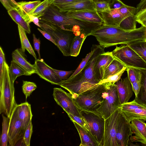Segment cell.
Returning a JSON list of instances; mask_svg holds the SVG:
<instances>
[{"label":"cell","mask_w":146,"mask_h":146,"mask_svg":"<svg viewBox=\"0 0 146 146\" xmlns=\"http://www.w3.org/2000/svg\"><path fill=\"white\" fill-rule=\"evenodd\" d=\"M106 91L105 84L102 83L79 94L73 99L81 110L98 114L97 110L103 101Z\"/></svg>","instance_id":"cell-4"},{"label":"cell","mask_w":146,"mask_h":146,"mask_svg":"<svg viewBox=\"0 0 146 146\" xmlns=\"http://www.w3.org/2000/svg\"><path fill=\"white\" fill-rule=\"evenodd\" d=\"M104 83L106 88L105 95L101 106L97 110V112L105 119L119 107L121 104L115 84Z\"/></svg>","instance_id":"cell-7"},{"label":"cell","mask_w":146,"mask_h":146,"mask_svg":"<svg viewBox=\"0 0 146 146\" xmlns=\"http://www.w3.org/2000/svg\"><path fill=\"white\" fill-rule=\"evenodd\" d=\"M121 111L120 106L110 117L105 119L102 146H118L115 136Z\"/></svg>","instance_id":"cell-9"},{"label":"cell","mask_w":146,"mask_h":146,"mask_svg":"<svg viewBox=\"0 0 146 146\" xmlns=\"http://www.w3.org/2000/svg\"><path fill=\"white\" fill-rule=\"evenodd\" d=\"M4 7L8 11L16 9L18 10L19 5L15 0H0Z\"/></svg>","instance_id":"cell-43"},{"label":"cell","mask_w":146,"mask_h":146,"mask_svg":"<svg viewBox=\"0 0 146 146\" xmlns=\"http://www.w3.org/2000/svg\"><path fill=\"white\" fill-rule=\"evenodd\" d=\"M114 58L111 52H105L100 54L98 57L94 70L96 78L100 82L102 80L107 67Z\"/></svg>","instance_id":"cell-16"},{"label":"cell","mask_w":146,"mask_h":146,"mask_svg":"<svg viewBox=\"0 0 146 146\" xmlns=\"http://www.w3.org/2000/svg\"><path fill=\"white\" fill-rule=\"evenodd\" d=\"M5 54L1 46H0V80L2 78L5 62Z\"/></svg>","instance_id":"cell-46"},{"label":"cell","mask_w":146,"mask_h":146,"mask_svg":"<svg viewBox=\"0 0 146 146\" xmlns=\"http://www.w3.org/2000/svg\"><path fill=\"white\" fill-rule=\"evenodd\" d=\"M37 29L45 38L52 42L56 45V44L54 41L50 34L47 32L43 30H41L38 28H37Z\"/></svg>","instance_id":"cell-51"},{"label":"cell","mask_w":146,"mask_h":146,"mask_svg":"<svg viewBox=\"0 0 146 146\" xmlns=\"http://www.w3.org/2000/svg\"><path fill=\"white\" fill-rule=\"evenodd\" d=\"M93 53V50L91 48V51L87 54L84 58L83 59L78 68L69 78H71L79 73L85 66L90 59Z\"/></svg>","instance_id":"cell-40"},{"label":"cell","mask_w":146,"mask_h":146,"mask_svg":"<svg viewBox=\"0 0 146 146\" xmlns=\"http://www.w3.org/2000/svg\"><path fill=\"white\" fill-rule=\"evenodd\" d=\"M146 10V0H141L137 5L135 10L136 15Z\"/></svg>","instance_id":"cell-50"},{"label":"cell","mask_w":146,"mask_h":146,"mask_svg":"<svg viewBox=\"0 0 146 146\" xmlns=\"http://www.w3.org/2000/svg\"><path fill=\"white\" fill-rule=\"evenodd\" d=\"M14 110L25 130L33 116L31 105L27 102L17 104Z\"/></svg>","instance_id":"cell-20"},{"label":"cell","mask_w":146,"mask_h":146,"mask_svg":"<svg viewBox=\"0 0 146 146\" xmlns=\"http://www.w3.org/2000/svg\"><path fill=\"white\" fill-rule=\"evenodd\" d=\"M91 48L92 54L84 68L74 77L62 80L57 85L67 90L73 98L99 84L95 75L94 66L100 54L105 52L100 45L93 44Z\"/></svg>","instance_id":"cell-1"},{"label":"cell","mask_w":146,"mask_h":146,"mask_svg":"<svg viewBox=\"0 0 146 146\" xmlns=\"http://www.w3.org/2000/svg\"><path fill=\"white\" fill-rule=\"evenodd\" d=\"M2 129L0 139V146H7L8 142V132L9 130L10 118L5 116L3 114Z\"/></svg>","instance_id":"cell-31"},{"label":"cell","mask_w":146,"mask_h":146,"mask_svg":"<svg viewBox=\"0 0 146 146\" xmlns=\"http://www.w3.org/2000/svg\"><path fill=\"white\" fill-rule=\"evenodd\" d=\"M33 132V125L31 120L27 126L23 138L26 146H30L31 137Z\"/></svg>","instance_id":"cell-42"},{"label":"cell","mask_w":146,"mask_h":146,"mask_svg":"<svg viewBox=\"0 0 146 146\" xmlns=\"http://www.w3.org/2000/svg\"><path fill=\"white\" fill-rule=\"evenodd\" d=\"M138 23L141 25L142 26L146 27V18L137 22Z\"/></svg>","instance_id":"cell-55"},{"label":"cell","mask_w":146,"mask_h":146,"mask_svg":"<svg viewBox=\"0 0 146 146\" xmlns=\"http://www.w3.org/2000/svg\"><path fill=\"white\" fill-rule=\"evenodd\" d=\"M145 28L142 26L133 30L125 31L119 27L102 25L93 31L88 36L95 37L100 45L105 48L145 40Z\"/></svg>","instance_id":"cell-2"},{"label":"cell","mask_w":146,"mask_h":146,"mask_svg":"<svg viewBox=\"0 0 146 146\" xmlns=\"http://www.w3.org/2000/svg\"><path fill=\"white\" fill-rule=\"evenodd\" d=\"M137 21L135 15L125 18L120 23L119 27L125 31H131L136 29Z\"/></svg>","instance_id":"cell-32"},{"label":"cell","mask_w":146,"mask_h":146,"mask_svg":"<svg viewBox=\"0 0 146 146\" xmlns=\"http://www.w3.org/2000/svg\"><path fill=\"white\" fill-rule=\"evenodd\" d=\"M77 129L81 140L80 146H100L90 133L75 121H72Z\"/></svg>","instance_id":"cell-22"},{"label":"cell","mask_w":146,"mask_h":146,"mask_svg":"<svg viewBox=\"0 0 146 146\" xmlns=\"http://www.w3.org/2000/svg\"><path fill=\"white\" fill-rule=\"evenodd\" d=\"M33 44L34 49L37 52L38 55V59H41V57L40 54V40L39 38H37L35 34H33Z\"/></svg>","instance_id":"cell-49"},{"label":"cell","mask_w":146,"mask_h":146,"mask_svg":"<svg viewBox=\"0 0 146 146\" xmlns=\"http://www.w3.org/2000/svg\"><path fill=\"white\" fill-rule=\"evenodd\" d=\"M8 13L13 20L18 25L22 27L27 33L30 34L31 30L29 24L27 22L17 10L8 11Z\"/></svg>","instance_id":"cell-28"},{"label":"cell","mask_w":146,"mask_h":146,"mask_svg":"<svg viewBox=\"0 0 146 146\" xmlns=\"http://www.w3.org/2000/svg\"><path fill=\"white\" fill-rule=\"evenodd\" d=\"M81 113L82 117L89 126L90 133L100 146H102L105 119L102 115L93 112L81 110Z\"/></svg>","instance_id":"cell-8"},{"label":"cell","mask_w":146,"mask_h":146,"mask_svg":"<svg viewBox=\"0 0 146 146\" xmlns=\"http://www.w3.org/2000/svg\"><path fill=\"white\" fill-rule=\"evenodd\" d=\"M141 88L137 97L135 99L139 103L146 106V69H140Z\"/></svg>","instance_id":"cell-29"},{"label":"cell","mask_w":146,"mask_h":146,"mask_svg":"<svg viewBox=\"0 0 146 146\" xmlns=\"http://www.w3.org/2000/svg\"><path fill=\"white\" fill-rule=\"evenodd\" d=\"M121 109L124 110H131L138 108H146V106L137 102L135 99L132 101L125 103L121 105Z\"/></svg>","instance_id":"cell-37"},{"label":"cell","mask_w":146,"mask_h":146,"mask_svg":"<svg viewBox=\"0 0 146 146\" xmlns=\"http://www.w3.org/2000/svg\"><path fill=\"white\" fill-rule=\"evenodd\" d=\"M39 24L42 30L50 35L56 46L65 56H70V48L73 38L71 31L62 29L48 22L40 20Z\"/></svg>","instance_id":"cell-5"},{"label":"cell","mask_w":146,"mask_h":146,"mask_svg":"<svg viewBox=\"0 0 146 146\" xmlns=\"http://www.w3.org/2000/svg\"><path fill=\"white\" fill-rule=\"evenodd\" d=\"M78 0H55L53 4L55 6L70 3Z\"/></svg>","instance_id":"cell-52"},{"label":"cell","mask_w":146,"mask_h":146,"mask_svg":"<svg viewBox=\"0 0 146 146\" xmlns=\"http://www.w3.org/2000/svg\"><path fill=\"white\" fill-rule=\"evenodd\" d=\"M144 44L146 46V40H144Z\"/></svg>","instance_id":"cell-58"},{"label":"cell","mask_w":146,"mask_h":146,"mask_svg":"<svg viewBox=\"0 0 146 146\" xmlns=\"http://www.w3.org/2000/svg\"><path fill=\"white\" fill-rule=\"evenodd\" d=\"M144 40H139L127 44L134 50L146 63V46Z\"/></svg>","instance_id":"cell-30"},{"label":"cell","mask_w":146,"mask_h":146,"mask_svg":"<svg viewBox=\"0 0 146 146\" xmlns=\"http://www.w3.org/2000/svg\"><path fill=\"white\" fill-rule=\"evenodd\" d=\"M37 88L36 84L34 82L26 81H23L22 86L23 92L25 96L26 99L30 96L32 93Z\"/></svg>","instance_id":"cell-36"},{"label":"cell","mask_w":146,"mask_h":146,"mask_svg":"<svg viewBox=\"0 0 146 146\" xmlns=\"http://www.w3.org/2000/svg\"><path fill=\"white\" fill-rule=\"evenodd\" d=\"M24 54L21 48L15 50L12 54V60L25 71L27 73L26 76H31L36 73L34 65L31 64L27 61Z\"/></svg>","instance_id":"cell-19"},{"label":"cell","mask_w":146,"mask_h":146,"mask_svg":"<svg viewBox=\"0 0 146 146\" xmlns=\"http://www.w3.org/2000/svg\"><path fill=\"white\" fill-rule=\"evenodd\" d=\"M127 68V67L125 66L117 73L110 76L106 79L101 80L99 83V84L105 83H110L112 84H114L121 79V77L123 74L126 70Z\"/></svg>","instance_id":"cell-38"},{"label":"cell","mask_w":146,"mask_h":146,"mask_svg":"<svg viewBox=\"0 0 146 146\" xmlns=\"http://www.w3.org/2000/svg\"><path fill=\"white\" fill-rule=\"evenodd\" d=\"M55 0H44L36 7L31 14L40 18L44 14L49 7L53 4Z\"/></svg>","instance_id":"cell-33"},{"label":"cell","mask_w":146,"mask_h":146,"mask_svg":"<svg viewBox=\"0 0 146 146\" xmlns=\"http://www.w3.org/2000/svg\"><path fill=\"white\" fill-rule=\"evenodd\" d=\"M39 19L37 17H34L32 15L30 16V22H33L36 25L40 27L39 24Z\"/></svg>","instance_id":"cell-54"},{"label":"cell","mask_w":146,"mask_h":146,"mask_svg":"<svg viewBox=\"0 0 146 146\" xmlns=\"http://www.w3.org/2000/svg\"><path fill=\"white\" fill-rule=\"evenodd\" d=\"M40 0L31 1L18 2L19 8L18 11L26 21L30 23L31 14L36 7L41 3Z\"/></svg>","instance_id":"cell-23"},{"label":"cell","mask_w":146,"mask_h":146,"mask_svg":"<svg viewBox=\"0 0 146 146\" xmlns=\"http://www.w3.org/2000/svg\"><path fill=\"white\" fill-rule=\"evenodd\" d=\"M110 9H118L125 5L120 0H111L109 3Z\"/></svg>","instance_id":"cell-47"},{"label":"cell","mask_w":146,"mask_h":146,"mask_svg":"<svg viewBox=\"0 0 146 146\" xmlns=\"http://www.w3.org/2000/svg\"><path fill=\"white\" fill-rule=\"evenodd\" d=\"M121 111L126 120L129 122L135 119H141L146 121V108H138L131 110L121 109Z\"/></svg>","instance_id":"cell-24"},{"label":"cell","mask_w":146,"mask_h":146,"mask_svg":"<svg viewBox=\"0 0 146 146\" xmlns=\"http://www.w3.org/2000/svg\"><path fill=\"white\" fill-rule=\"evenodd\" d=\"M34 64L36 73L40 78L52 84L57 85L62 81L55 72L53 68L48 65L43 59L36 60Z\"/></svg>","instance_id":"cell-12"},{"label":"cell","mask_w":146,"mask_h":146,"mask_svg":"<svg viewBox=\"0 0 146 146\" xmlns=\"http://www.w3.org/2000/svg\"><path fill=\"white\" fill-rule=\"evenodd\" d=\"M131 85L133 91L135 95V98H137L141 88V78L136 80Z\"/></svg>","instance_id":"cell-48"},{"label":"cell","mask_w":146,"mask_h":146,"mask_svg":"<svg viewBox=\"0 0 146 146\" xmlns=\"http://www.w3.org/2000/svg\"><path fill=\"white\" fill-rule=\"evenodd\" d=\"M113 57L127 67L146 69V63L139 55L127 44L116 46L111 52Z\"/></svg>","instance_id":"cell-6"},{"label":"cell","mask_w":146,"mask_h":146,"mask_svg":"<svg viewBox=\"0 0 146 146\" xmlns=\"http://www.w3.org/2000/svg\"><path fill=\"white\" fill-rule=\"evenodd\" d=\"M135 15L137 22L146 18V10Z\"/></svg>","instance_id":"cell-53"},{"label":"cell","mask_w":146,"mask_h":146,"mask_svg":"<svg viewBox=\"0 0 146 146\" xmlns=\"http://www.w3.org/2000/svg\"><path fill=\"white\" fill-rule=\"evenodd\" d=\"M117 88L120 104L128 102L133 92L131 84L128 76L121 79L115 84Z\"/></svg>","instance_id":"cell-18"},{"label":"cell","mask_w":146,"mask_h":146,"mask_svg":"<svg viewBox=\"0 0 146 146\" xmlns=\"http://www.w3.org/2000/svg\"><path fill=\"white\" fill-rule=\"evenodd\" d=\"M14 83L11 77L9 66L5 61L2 78L0 80V114H4L9 118L17 105Z\"/></svg>","instance_id":"cell-3"},{"label":"cell","mask_w":146,"mask_h":146,"mask_svg":"<svg viewBox=\"0 0 146 146\" xmlns=\"http://www.w3.org/2000/svg\"><path fill=\"white\" fill-rule=\"evenodd\" d=\"M125 66L120 61L114 58L106 69L102 80L117 73Z\"/></svg>","instance_id":"cell-27"},{"label":"cell","mask_w":146,"mask_h":146,"mask_svg":"<svg viewBox=\"0 0 146 146\" xmlns=\"http://www.w3.org/2000/svg\"><path fill=\"white\" fill-rule=\"evenodd\" d=\"M68 115L72 121H75L84 129L90 132L89 126L85 120L82 117H80L71 114H69Z\"/></svg>","instance_id":"cell-41"},{"label":"cell","mask_w":146,"mask_h":146,"mask_svg":"<svg viewBox=\"0 0 146 146\" xmlns=\"http://www.w3.org/2000/svg\"><path fill=\"white\" fill-rule=\"evenodd\" d=\"M9 71L11 79L14 82L17 78L23 75H26V72L13 60L11 61Z\"/></svg>","instance_id":"cell-34"},{"label":"cell","mask_w":146,"mask_h":146,"mask_svg":"<svg viewBox=\"0 0 146 146\" xmlns=\"http://www.w3.org/2000/svg\"><path fill=\"white\" fill-rule=\"evenodd\" d=\"M128 77L132 84L137 80L141 78V74L140 69L128 67L127 68Z\"/></svg>","instance_id":"cell-35"},{"label":"cell","mask_w":146,"mask_h":146,"mask_svg":"<svg viewBox=\"0 0 146 146\" xmlns=\"http://www.w3.org/2000/svg\"><path fill=\"white\" fill-rule=\"evenodd\" d=\"M68 17L90 23L104 25V21L96 11L84 10L66 12Z\"/></svg>","instance_id":"cell-14"},{"label":"cell","mask_w":146,"mask_h":146,"mask_svg":"<svg viewBox=\"0 0 146 146\" xmlns=\"http://www.w3.org/2000/svg\"><path fill=\"white\" fill-rule=\"evenodd\" d=\"M53 70L59 76L62 80H66L68 79L73 74L74 70L66 71L59 70L53 69Z\"/></svg>","instance_id":"cell-45"},{"label":"cell","mask_w":146,"mask_h":146,"mask_svg":"<svg viewBox=\"0 0 146 146\" xmlns=\"http://www.w3.org/2000/svg\"><path fill=\"white\" fill-rule=\"evenodd\" d=\"M18 31L21 43V49L25 52V50L36 60L37 57L32 46L27 36L25 31L20 26L18 25Z\"/></svg>","instance_id":"cell-25"},{"label":"cell","mask_w":146,"mask_h":146,"mask_svg":"<svg viewBox=\"0 0 146 146\" xmlns=\"http://www.w3.org/2000/svg\"><path fill=\"white\" fill-rule=\"evenodd\" d=\"M96 10L98 12H103L110 9L109 3L105 1H100L95 3Z\"/></svg>","instance_id":"cell-44"},{"label":"cell","mask_w":146,"mask_h":146,"mask_svg":"<svg viewBox=\"0 0 146 146\" xmlns=\"http://www.w3.org/2000/svg\"><path fill=\"white\" fill-rule=\"evenodd\" d=\"M119 12L125 18L135 15L136 8L126 5L118 9Z\"/></svg>","instance_id":"cell-39"},{"label":"cell","mask_w":146,"mask_h":146,"mask_svg":"<svg viewBox=\"0 0 146 146\" xmlns=\"http://www.w3.org/2000/svg\"><path fill=\"white\" fill-rule=\"evenodd\" d=\"M25 131L22 123L14 109L10 118L8 132L9 146H15L19 141L23 138Z\"/></svg>","instance_id":"cell-11"},{"label":"cell","mask_w":146,"mask_h":146,"mask_svg":"<svg viewBox=\"0 0 146 146\" xmlns=\"http://www.w3.org/2000/svg\"><path fill=\"white\" fill-rule=\"evenodd\" d=\"M145 28V40H146V27Z\"/></svg>","instance_id":"cell-57"},{"label":"cell","mask_w":146,"mask_h":146,"mask_svg":"<svg viewBox=\"0 0 146 146\" xmlns=\"http://www.w3.org/2000/svg\"><path fill=\"white\" fill-rule=\"evenodd\" d=\"M53 96L57 104L68 114L82 117L81 110L75 103L71 94L60 88H53Z\"/></svg>","instance_id":"cell-10"},{"label":"cell","mask_w":146,"mask_h":146,"mask_svg":"<svg viewBox=\"0 0 146 146\" xmlns=\"http://www.w3.org/2000/svg\"><path fill=\"white\" fill-rule=\"evenodd\" d=\"M87 36L82 33L73 38L70 46V56L76 57L78 55L83 42Z\"/></svg>","instance_id":"cell-26"},{"label":"cell","mask_w":146,"mask_h":146,"mask_svg":"<svg viewBox=\"0 0 146 146\" xmlns=\"http://www.w3.org/2000/svg\"><path fill=\"white\" fill-rule=\"evenodd\" d=\"M131 128L134 135L130 136L129 140L132 142H139L146 145V124L141 119H135L131 121Z\"/></svg>","instance_id":"cell-17"},{"label":"cell","mask_w":146,"mask_h":146,"mask_svg":"<svg viewBox=\"0 0 146 146\" xmlns=\"http://www.w3.org/2000/svg\"><path fill=\"white\" fill-rule=\"evenodd\" d=\"M92 1L94 2V3L100 1H105L107 3H109L111 0H91Z\"/></svg>","instance_id":"cell-56"},{"label":"cell","mask_w":146,"mask_h":146,"mask_svg":"<svg viewBox=\"0 0 146 146\" xmlns=\"http://www.w3.org/2000/svg\"><path fill=\"white\" fill-rule=\"evenodd\" d=\"M99 13L104 21V25H106L119 27L120 23L125 18L118 9H110Z\"/></svg>","instance_id":"cell-21"},{"label":"cell","mask_w":146,"mask_h":146,"mask_svg":"<svg viewBox=\"0 0 146 146\" xmlns=\"http://www.w3.org/2000/svg\"><path fill=\"white\" fill-rule=\"evenodd\" d=\"M131 125L130 122L126 120L121 111L115 136L118 146L128 145L129 137L133 134Z\"/></svg>","instance_id":"cell-13"},{"label":"cell","mask_w":146,"mask_h":146,"mask_svg":"<svg viewBox=\"0 0 146 146\" xmlns=\"http://www.w3.org/2000/svg\"><path fill=\"white\" fill-rule=\"evenodd\" d=\"M56 7L62 12L84 10L96 11L95 3L91 0H78Z\"/></svg>","instance_id":"cell-15"}]
</instances>
